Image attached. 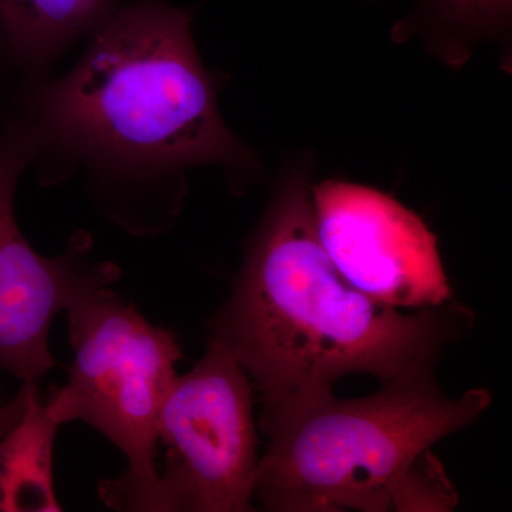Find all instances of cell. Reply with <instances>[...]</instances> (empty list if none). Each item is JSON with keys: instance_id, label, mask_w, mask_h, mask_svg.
Segmentation results:
<instances>
[{"instance_id": "13", "label": "cell", "mask_w": 512, "mask_h": 512, "mask_svg": "<svg viewBox=\"0 0 512 512\" xmlns=\"http://www.w3.org/2000/svg\"><path fill=\"white\" fill-rule=\"evenodd\" d=\"M9 399H10V396H6L5 386H3V383L0 382V404L8 402Z\"/></svg>"}, {"instance_id": "11", "label": "cell", "mask_w": 512, "mask_h": 512, "mask_svg": "<svg viewBox=\"0 0 512 512\" xmlns=\"http://www.w3.org/2000/svg\"><path fill=\"white\" fill-rule=\"evenodd\" d=\"M440 20L471 30L494 29L510 22L512 0H420Z\"/></svg>"}, {"instance_id": "3", "label": "cell", "mask_w": 512, "mask_h": 512, "mask_svg": "<svg viewBox=\"0 0 512 512\" xmlns=\"http://www.w3.org/2000/svg\"><path fill=\"white\" fill-rule=\"evenodd\" d=\"M426 357L360 399L333 393L258 421L269 446L259 458L254 503L275 512H386L421 451L470 426L491 406L474 387L450 397Z\"/></svg>"}, {"instance_id": "6", "label": "cell", "mask_w": 512, "mask_h": 512, "mask_svg": "<svg viewBox=\"0 0 512 512\" xmlns=\"http://www.w3.org/2000/svg\"><path fill=\"white\" fill-rule=\"evenodd\" d=\"M25 120L0 133V373L40 382L56 359L50 330L60 312L97 289L120 281L119 266L94 255L92 235L77 231L55 256L39 254L16 218V191L35 158Z\"/></svg>"}, {"instance_id": "7", "label": "cell", "mask_w": 512, "mask_h": 512, "mask_svg": "<svg viewBox=\"0 0 512 512\" xmlns=\"http://www.w3.org/2000/svg\"><path fill=\"white\" fill-rule=\"evenodd\" d=\"M320 245L367 298L403 311L453 299L437 238L419 215L383 192L343 181L312 188Z\"/></svg>"}, {"instance_id": "10", "label": "cell", "mask_w": 512, "mask_h": 512, "mask_svg": "<svg viewBox=\"0 0 512 512\" xmlns=\"http://www.w3.org/2000/svg\"><path fill=\"white\" fill-rule=\"evenodd\" d=\"M458 493L439 457L421 451L394 488L390 511L448 512L456 510Z\"/></svg>"}, {"instance_id": "5", "label": "cell", "mask_w": 512, "mask_h": 512, "mask_svg": "<svg viewBox=\"0 0 512 512\" xmlns=\"http://www.w3.org/2000/svg\"><path fill=\"white\" fill-rule=\"evenodd\" d=\"M254 384L220 343L177 375L158 416L163 471L140 512L255 510L259 466Z\"/></svg>"}, {"instance_id": "12", "label": "cell", "mask_w": 512, "mask_h": 512, "mask_svg": "<svg viewBox=\"0 0 512 512\" xmlns=\"http://www.w3.org/2000/svg\"><path fill=\"white\" fill-rule=\"evenodd\" d=\"M33 382L20 383L18 392L12 394L8 402L0 404V437L12 429L25 413L28 406L30 387Z\"/></svg>"}, {"instance_id": "4", "label": "cell", "mask_w": 512, "mask_h": 512, "mask_svg": "<svg viewBox=\"0 0 512 512\" xmlns=\"http://www.w3.org/2000/svg\"><path fill=\"white\" fill-rule=\"evenodd\" d=\"M64 312L74 359L66 382L50 389L46 413L62 426L82 421L119 448L127 470L100 480L97 494L110 510L140 512L158 477V416L183 359L180 336L111 286Z\"/></svg>"}, {"instance_id": "8", "label": "cell", "mask_w": 512, "mask_h": 512, "mask_svg": "<svg viewBox=\"0 0 512 512\" xmlns=\"http://www.w3.org/2000/svg\"><path fill=\"white\" fill-rule=\"evenodd\" d=\"M133 0H0V40L33 82Z\"/></svg>"}, {"instance_id": "2", "label": "cell", "mask_w": 512, "mask_h": 512, "mask_svg": "<svg viewBox=\"0 0 512 512\" xmlns=\"http://www.w3.org/2000/svg\"><path fill=\"white\" fill-rule=\"evenodd\" d=\"M474 313L453 299L406 312L350 286L316 234L311 190L301 175L281 185L249 238L231 292L208 319L247 372L258 421L333 393L342 377L384 383L468 335Z\"/></svg>"}, {"instance_id": "9", "label": "cell", "mask_w": 512, "mask_h": 512, "mask_svg": "<svg viewBox=\"0 0 512 512\" xmlns=\"http://www.w3.org/2000/svg\"><path fill=\"white\" fill-rule=\"evenodd\" d=\"M60 427L33 382L22 419L0 437V512L63 511L53 471Z\"/></svg>"}, {"instance_id": "1", "label": "cell", "mask_w": 512, "mask_h": 512, "mask_svg": "<svg viewBox=\"0 0 512 512\" xmlns=\"http://www.w3.org/2000/svg\"><path fill=\"white\" fill-rule=\"evenodd\" d=\"M28 94L22 119L40 184L80 171L96 210L133 237L174 227L191 168L252 163L222 121L190 10L163 0L127 3L94 30L69 72L33 82Z\"/></svg>"}]
</instances>
